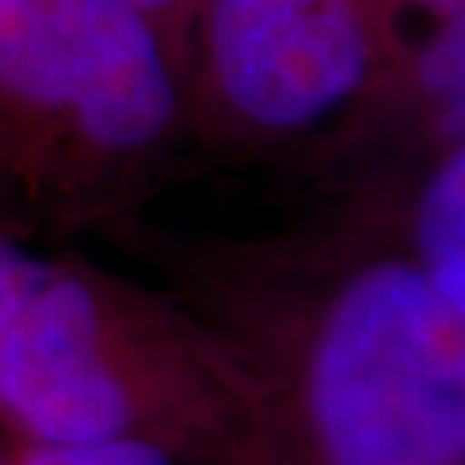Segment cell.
Segmentation results:
<instances>
[{
  "instance_id": "6da1fadb",
  "label": "cell",
  "mask_w": 465,
  "mask_h": 465,
  "mask_svg": "<svg viewBox=\"0 0 465 465\" xmlns=\"http://www.w3.org/2000/svg\"><path fill=\"white\" fill-rule=\"evenodd\" d=\"M138 245L242 351L303 465H465V317L407 249L400 200L334 197L282 232Z\"/></svg>"
},
{
  "instance_id": "5b68a950",
  "label": "cell",
  "mask_w": 465,
  "mask_h": 465,
  "mask_svg": "<svg viewBox=\"0 0 465 465\" xmlns=\"http://www.w3.org/2000/svg\"><path fill=\"white\" fill-rule=\"evenodd\" d=\"M465 142V11L411 38L393 69L317 138L331 197H403L420 169Z\"/></svg>"
},
{
  "instance_id": "3957f363",
  "label": "cell",
  "mask_w": 465,
  "mask_h": 465,
  "mask_svg": "<svg viewBox=\"0 0 465 465\" xmlns=\"http://www.w3.org/2000/svg\"><path fill=\"white\" fill-rule=\"evenodd\" d=\"M190 63L124 0H0V232L111 228L176 166Z\"/></svg>"
},
{
  "instance_id": "52a82bcc",
  "label": "cell",
  "mask_w": 465,
  "mask_h": 465,
  "mask_svg": "<svg viewBox=\"0 0 465 465\" xmlns=\"http://www.w3.org/2000/svg\"><path fill=\"white\" fill-rule=\"evenodd\" d=\"M17 465H183L166 451L142 441H100V445H25L7 441Z\"/></svg>"
},
{
  "instance_id": "7a4b0ae2",
  "label": "cell",
  "mask_w": 465,
  "mask_h": 465,
  "mask_svg": "<svg viewBox=\"0 0 465 465\" xmlns=\"http://www.w3.org/2000/svg\"><path fill=\"white\" fill-rule=\"evenodd\" d=\"M0 428L183 465H303L262 380L173 290L0 232Z\"/></svg>"
},
{
  "instance_id": "ba28073f",
  "label": "cell",
  "mask_w": 465,
  "mask_h": 465,
  "mask_svg": "<svg viewBox=\"0 0 465 465\" xmlns=\"http://www.w3.org/2000/svg\"><path fill=\"white\" fill-rule=\"evenodd\" d=\"M124 4L149 17L152 25L166 35L169 45L183 52V59L190 63V38L197 28L203 0H124Z\"/></svg>"
},
{
  "instance_id": "8992f818",
  "label": "cell",
  "mask_w": 465,
  "mask_h": 465,
  "mask_svg": "<svg viewBox=\"0 0 465 465\" xmlns=\"http://www.w3.org/2000/svg\"><path fill=\"white\" fill-rule=\"evenodd\" d=\"M400 234L441 297L465 317V142L420 169L400 200Z\"/></svg>"
},
{
  "instance_id": "30bf717a",
  "label": "cell",
  "mask_w": 465,
  "mask_h": 465,
  "mask_svg": "<svg viewBox=\"0 0 465 465\" xmlns=\"http://www.w3.org/2000/svg\"><path fill=\"white\" fill-rule=\"evenodd\" d=\"M0 465H17L15 455H11V449H0Z\"/></svg>"
},
{
  "instance_id": "277c9868",
  "label": "cell",
  "mask_w": 465,
  "mask_h": 465,
  "mask_svg": "<svg viewBox=\"0 0 465 465\" xmlns=\"http://www.w3.org/2000/svg\"><path fill=\"white\" fill-rule=\"evenodd\" d=\"M403 0H203L190 38L193 142L259 155L314 138L393 69Z\"/></svg>"
},
{
  "instance_id": "9c48e42d",
  "label": "cell",
  "mask_w": 465,
  "mask_h": 465,
  "mask_svg": "<svg viewBox=\"0 0 465 465\" xmlns=\"http://www.w3.org/2000/svg\"><path fill=\"white\" fill-rule=\"evenodd\" d=\"M403 4H407V15H424L431 25L465 11V0H403Z\"/></svg>"
}]
</instances>
